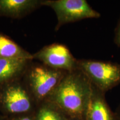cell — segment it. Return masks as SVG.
Masks as SVG:
<instances>
[{
    "mask_svg": "<svg viewBox=\"0 0 120 120\" xmlns=\"http://www.w3.org/2000/svg\"><path fill=\"white\" fill-rule=\"evenodd\" d=\"M92 85L79 68L67 72L46 101L56 105L70 118L85 120Z\"/></svg>",
    "mask_w": 120,
    "mask_h": 120,
    "instance_id": "cell-1",
    "label": "cell"
},
{
    "mask_svg": "<svg viewBox=\"0 0 120 120\" xmlns=\"http://www.w3.org/2000/svg\"><path fill=\"white\" fill-rule=\"evenodd\" d=\"M67 72L31 62L23 79L35 101L41 103L48 100Z\"/></svg>",
    "mask_w": 120,
    "mask_h": 120,
    "instance_id": "cell-2",
    "label": "cell"
},
{
    "mask_svg": "<svg viewBox=\"0 0 120 120\" xmlns=\"http://www.w3.org/2000/svg\"><path fill=\"white\" fill-rule=\"evenodd\" d=\"M77 66L93 86L105 94L120 83V64L92 60H79Z\"/></svg>",
    "mask_w": 120,
    "mask_h": 120,
    "instance_id": "cell-3",
    "label": "cell"
},
{
    "mask_svg": "<svg viewBox=\"0 0 120 120\" xmlns=\"http://www.w3.org/2000/svg\"><path fill=\"white\" fill-rule=\"evenodd\" d=\"M34 101L23 77L0 86V105L7 113L28 114L32 111Z\"/></svg>",
    "mask_w": 120,
    "mask_h": 120,
    "instance_id": "cell-4",
    "label": "cell"
},
{
    "mask_svg": "<svg viewBox=\"0 0 120 120\" xmlns=\"http://www.w3.org/2000/svg\"><path fill=\"white\" fill-rule=\"evenodd\" d=\"M44 6L51 8L56 13V31L66 24L101 17V14L94 10L86 0H45Z\"/></svg>",
    "mask_w": 120,
    "mask_h": 120,
    "instance_id": "cell-5",
    "label": "cell"
},
{
    "mask_svg": "<svg viewBox=\"0 0 120 120\" xmlns=\"http://www.w3.org/2000/svg\"><path fill=\"white\" fill-rule=\"evenodd\" d=\"M33 60L56 70L70 72L78 68L77 60L65 45L55 43L47 45L33 54Z\"/></svg>",
    "mask_w": 120,
    "mask_h": 120,
    "instance_id": "cell-6",
    "label": "cell"
},
{
    "mask_svg": "<svg viewBox=\"0 0 120 120\" xmlns=\"http://www.w3.org/2000/svg\"><path fill=\"white\" fill-rule=\"evenodd\" d=\"M45 0H0V17L21 19L42 6Z\"/></svg>",
    "mask_w": 120,
    "mask_h": 120,
    "instance_id": "cell-7",
    "label": "cell"
},
{
    "mask_svg": "<svg viewBox=\"0 0 120 120\" xmlns=\"http://www.w3.org/2000/svg\"><path fill=\"white\" fill-rule=\"evenodd\" d=\"M105 93L92 85V91L85 116V120H118L109 108Z\"/></svg>",
    "mask_w": 120,
    "mask_h": 120,
    "instance_id": "cell-8",
    "label": "cell"
},
{
    "mask_svg": "<svg viewBox=\"0 0 120 120\" xmlns=\"http://www.w3.org/2000/svg\"><path fill=\"white\" fill-rule=\"evenodd\" d=\"M32 60L0 58V86L23 77Z\"/></svg>",
    "mask_w": 120,
    "mask_h": 120,
    "instance_id": "cell-9",
    "label": "cell"
},
{
    "mask_svg": "<svg viewBox=\"0 0 120 120\" xmlns=\"http://www.w3.org/2000/svg\"><path fill=\"white\" fill-rule=\"evenodd\" d=\"M0 58L33 60L32 54L1 34H0Z\"/></svg>",
    "mask_w": 120,
    "mask_h": 120,
    "instance_id": "cell-10",
    "label": "cell"
},
{
    "mask_svg": "<svg viewBox=\"0 0 120 120\" xmlns=\"http://www.w3.org/2000/svg\"><path fill=\"white\" fill-rule=\"evenodd\" d=\"M66 115L51 102L45 101L41 103L34 120H69Z\"/></svg>",
    "mask_w": 120,
    "mask_h": 120,
    "instance_id": "cell-11",
    "label": "cell"
},
{
    "mask_svg": "<svg viewBox=\"0 0 120 120\" xmlns=\"http://www.w3.org/2000/svg\"><path fill=\"white\" fill-rule=\"evenodd\" d=\"M114 42L118 47L120 48V19L117 26L115 32Z\"/></svg>",
    "mask_w": 120,
    "mask_h": 120,
    "instance_id": "cell-12",
    "label": "cell"
},
{
    "mask_svg": "<svg viewBox=\"0 0 120 120\" xmlns=\"http://www.w3.org/2000/svg\"><path fill=\"white\" fill-rule=\"evenodd\" d=\"M14 120H34V117L31 115H25L15 118Z\"/></svg>",
    "mask_w": 120,
    "mask_h": 120,
    "instance_id": "cell-13",
    "label": "cell"
},
{
    "mask_svg": "<svg viewBox=\"0 0 120 120\" xmlns=\"http://www.w3.org/2000/svg\"><path fill=\"white\" fill-rule=\"evenodd\" d=\"M116 115L117 116V118H118V120H120V105L117 109V112Z\"/></svg>",
    "mask_w": 120,
    "mask_h": 120,
    "instance_id": "cell-14",
    "label": "cell"
},
{
    "mask_svg": "<svg viewBox=\"0 0 120 120\" xmlns=\"http://www.w3.org/2000/svg\"><path fill=\"white\" fill-rule=\"evenodd\" d=\"M69 120H85V119H82V118H70Z\"/></svg>",
    "mask_w": 120,
    "mask_h": 120,
    "instance_id": "cell-15",
    "label": "cell"
}]
</instances>
